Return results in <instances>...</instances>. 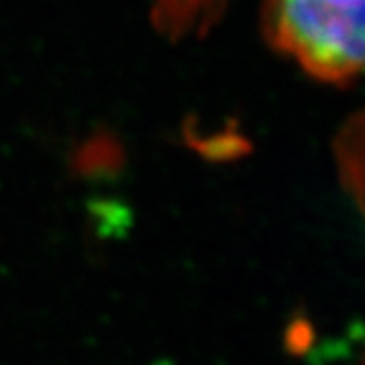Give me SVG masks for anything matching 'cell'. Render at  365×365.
Returning <instances> with one entry per match:
<instances>
[{
	"label": "cell",
	"mask_w": 365,
	"mask_h": 365,
	"mask_svg": "<svg viewBox=\"0 0 365 365\" xmlns=\"http://www.w3.org/2000/svg\"><path fill=\"white\" fill-rule=\"evenodd\" d=\"M264 27L271 42L330 84L361 73L365 0H267Z\"/></svg>",
	"instance_id": "6da1fadb"
},
{
	"label": "cell",
	"mask_w": 365,
	"mask_h": 365,
	"mask_svg": "<svg viewBox=\"0 0 365 365\" xmlns=\"http://www.w3.org/2000/svg\"><path fill=\"white\" fill-rule=\"evenodd\" d=\"M222 7V0H156V22L172 34L207 24Z\"/></svg>",
	"instance_id": "7a4b0ae2"
}]
</instances>
